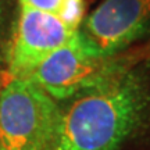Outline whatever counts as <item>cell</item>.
<instances>
[{
  "label": "cell",
  "instance_id": "1",
  "mask_svg": "<svg viewBox=\"0 0 150 150\" xmlns=\"http://www.w3.org/2000/svg\"><path fill=\"white\" fill-rule=\"evenodd\" d=\"M46 150H150V47L60 102Z\"/></svg>",
  "mask_w": 150,
  "mask_h": 150
},
{
  "label": "cell",
  "instance_id": "2",
  "mask_svg": "<svg viewBox=\"0 0 150 150\" xmlns=\"http://www.w3.org/2000/svg\"><path fill=\"white\" fill-rule=\"evenodd\" d=\"M59 103L29 79L0 81V150H46Z\"/></svg>",
  "mask_w": 150,
  "mask_h": 150
},
{
  "label": "cell",
  "instance_id": "3",
  "mask_svg": "<svg viewBox=\"0 0 150 150\" xmlns=\"http://www.w3.org/2000/svg\"><path fill=\"white\" fill-rule=\"evenodd\" d=\"M124 56L99 53L76 31L68 42L43 60L28 79L60 103L100 81Z\"/></svg>",
  "mask_w": 150,
  "mask_h": 150
},
{
  "label": "cell",
  "instance_id": "4",
  "mask_svg": "<svg viewBox=\"0 0 150 150\" xmlns=\"http://www.w3.org/2000/svg\"><path fill=\"white\" fill-rule=\"evenodd\" d=\"M78 31L104 56L150 47V0H103Z\"/></svg>",
  "mask_w": 150,
  "mask_h": 150
},
{
  "label": "cell",
  "instance_id": "5",
  "mask_svg": "<svg viewBox=\"0 0 150 150\" xmlns=\"http://www.w3.org/2000/svg\"><path fill=\"white\" fill-rule=\"evenodd\" d=\"M75 32L53 13L18 4L4 57L6 75L28 79L38 65L68 42Z\"/></svg>",
  "mask_w": 150,
  "mask_h": 150
},
{
  "label": "cell",
  "instance_id": "6",
  "mask_svg": "<svg viewBox=\"0 0 150 150\" xmlns=\"http://www.w3.org/2000/svg\"><path fill=\"white\" fill-rule=\"evenodd\" d=\"M56 16L72 31H78L86 17L85 0H61Z\"/></svg>",
  "mask_w": 150,
  "mask_h": 150
},
{
  "label": "cell",
  "instance_id": "7",
  "mask_svg": "<svg viewBox=\"0 0 150 150\" xmlns=\"http://www.w3.org/2000/svg\"><path fill=\"white\" fill-rule=\"evenodd\" d=\"M16 13L13 0H0V57H6Z\"/></svg>",
  "mask_w": 150,
  "mask_h": 150
},
{
  "label": "cell",
  "instance_id": "8",
  "mask_svg": "<svg viewBox=\"0 0 150 150\" xmlns=\"http://www.w3.org/2000/svg\"><path fill=\"white\" fill-rule=\"evenodd\" d=\"M60 1L61 0H18V4L24 6V7H29V8H35V10L56 14V11L60 6Z\"/></svg>",
  "mask_w": 150,
  "mask_h": 150
}]
</instances>
